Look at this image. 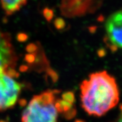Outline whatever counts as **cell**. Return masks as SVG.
<instances>
[{"label": "cell", "instance_id": "cell-1", "mask_svg": "<svg viewBox=\"0 0 122 122\" xmlns=\"http://www.w3.org/2000/svg\"><path fill=\"white\" fill-rule=\"evenodd\" d=\"M119 99L117 81L106 71L90 74L80 85L82 107L90 115H104L118 104Z\"/></svg>", "mask_w": 122, "mask_h": 122}, {"label": "cell", "instance_id": "cell-2", "mask_svg": "<svg viewBox=\"0 0 122 122\" xmlns=\"http://www.w3.org/2000/svg\"><path fill=\"white\" fill-rule=\"evenodd\" d=\"M59 93L49 90L35 95L23 111L22 122H58L59 113H65L64 100Z\"/></svg>", "mask_w": 122, "mask_h": 122}, {"label": "cell", "instance_id": "cell-3", "mask_svg": "<svg viewBox=\"0 0 122 122\" xmlns=\"http://www.w3.org/2000/svg\"><path fill=\"white\" fill-rule=\"evenodd\" d=\"M15 68L0 69V112L12 108L18 101L22 85Z\"/></svg>", "mask_w": 122, "mask_h": 122}, {"label": "cell", "instance_id": "cell-4", "mask_svg": "<svg viewBox=\"0 0 122 122\" xmlns=\"http://www.w3.org/2000/svg\"><path fill=\"white\" fill-rule=\"evenodd\" d=\"M105 41L113 49H122V10L109 16L105 24Z\"/></svg>", "mask_w": 122, "mask_h": 122}, {"label": "cell", "instance_id": "cell-5", "mask_svg": "<svg viewBox=\"0 0 122 122\" xmlns=\"http://www.w3.org/2000/svg\"><path fill=\"white\" fill-rule=\"evenodd\" d=\"M16 60L10 35L0 29V69L15 68Z\"/></svg>", "mask_w": 122, "mask_h": 122}, {"label": "cell", "instance_id": "cell-6", "mask_svg": "<svg viewBox=\"0 0 122 122\" xmlns=\"http://www.w3.org/2000/svg\"><path fill=\"white\" fill-rule=\"evenodd\" d=\"M2 8L8 15H13L18 11L24 5L27 0H0Z\"/></svg>", "mask_w": 122, "mask_h": 122}, {"label": "cell", "instance_id": "cell-7", "mask_svg": "<svg viewBox=\"0 0 122 122\" xmlns=\"http://www.w3.org/2000/svg\"><path fill=\"white\" fill-rule=\"evenodd\" d=\"M118 122H122V113H121V115H120V117H119Z\"/></svg>", "mask_w": 122, "mask_h": 122}, {"label": "cell", "instance_id": "cell-8", "mask_svg": "<svg viewBox=\"0 0 122 122\" xmlns=\"http://www.w3.org/2000/svg\"></svg>", "mask_w": 122, "mask_h": 122}]
</instances>
